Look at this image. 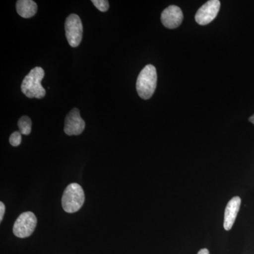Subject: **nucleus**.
I'll return each mask as SVG.
<instances>
[{"mask_svg": "<svg viewBox=\"0 0 254 254\" xmlns=\"http://www.w3.org/2000/svg\"><path fill=\"white\" fill-rule=\"evenodd\" d=\"M44 76L45 71L43 68L36 66L31 69L21 83V91L23 94L29 98L41 99L44 98L46 91L41 85Z\"/></svg>", "mask_w": 254, "mask_h": 254, "instance_id": "obj_1", "label": "nucleus"}, {"mask_svg": "<svg viewBox=\"0 0 254 254\" xmlns=\"http://www.w3.org/2000/svg\"><path fill=\"white\" fill-rule=\"evenodd\" d=\"M156 68L148 64L142 69L136 81V91L142 99L148 100L153 95L157 86Z\"/></svg>", "mask_w": 254, "mask_h": 254, "instance_id": "obj_2", "label": "nucleus"}, {"mask_svg": "<svg viewBox=\"0 0 254 254\" xmlns=\"http://www.w3.org/2000/svg\"><path fill=\"white\" fill-rule=\"evenodd\" d=\"M84 201V191L78 184H70L65 189L62 198V205L65 212L76 213L83 206Z\"/></svg>", "mask_w": 254, "mask_h": 254, "instance_id": "obj_3", "label": "nucleus"}, {"mask_svg": "<svg viewBox=\"0 0 254 254\" xmlns=\"http://www.w3.org/2000/svg\"><path fill=\"white\" fill-rule=\"evenodd\" d=\"M36 215L32 212H24L16 219L13 227V232L18 238H26L31 236L37 226Z\"/></svg>", "mask_w": 254, "mask_h": 254, "instance_id": "obj_4", "label": "nucleus"}, {"mask_svg": "<svg viewBox=\"0 0 254 254\" xmlns=\"http://www.w3.org/2000/svg\"><path fill=\"white\" fill-rule=\"evenodd\" d=\"M65 33L68 44L72 48L79 46L83 36V24L78 15L70 14L65 21Z\"/></svg>", "mask_w": 254, "mask_h": 254, "instance_id": "obj_5", "label": "nucleus"}, {"mask_svg": "<svg viewBox=\"0 0 254 254\" xmlns=\"http://www.w3.org/2000/svg\"><path fill=\"white\" fill-rule=\"evenodd\" d=\"M220 8L219 0H210L205 3L195 14V21L201 26L208 24L216 18Z\"/></svg>", "mask_w": 254, "mask_h": 254, "instance_id": "obj_6", "label": "nucleus"}, {"mask_svg": "<svg viewBox=\"0 0 254 254\" xmlns=\"http://www.w3.org/2000/svg\"><path fill=\"white\" fill-rule=\"evenodd\" d=\"M86 123L81 118L79 110L73 108L66 115L64 122V131L68 136L80 135L84 130Z\"/></svg>", "mask_w": 254, "mask_h": 254, "instance_id": "obj_7", "label": "nucleus"}, {"mask_svg": "<svg viewBox=\"0 0 254 254\" xmlns=\"http://www.w3.org/2000/svg\"><path fill=\"white\" fill-rule=\"evenodd\" d=\"M183 17L181 9L175 5H171L162 12L161 21L165 27L173 29L181 25Z\"/></svg>", "mask_w": 254, "mask_h": 254, "instance_id": "obj_8", "label": "nucleus"}, {"mask_svg": "<svg viewBox=\"0 0 254 254\" xmlns=\"http://www.w3.org/2000/svg\"><path fill=\"white\" fill-rule=\"evenodd\" d=\"M241 202L240 197H233L227 203L225 211V219H224V228L227 231L231 230L235 220H236L237 214L240 210Z\"/></svg>", "mask_w": 254, "mask_h": 254, "instance_id": "obj_9", "label": "nucleus"}, {"mask_svg": "<svg viewBox=\"0 0 254 254\" xmlns=\"http://www.w3.org/2000/svg\"><path fill=\"white\" fill-rule=\"evenodd\" d=\"M16 11L21 17H33L38 11V5L33 0H18L16 2Z\"/></svg>", "mask_w": 254, "mask_h": 254, "instance_id": "obj_10", "label": "nucleus"}, {"mask_svg": "<svg viewBox=\"0 0 254 254\" xmlns=\"http://www.w3.org/2000/svg\"><path fill=\"white\" fill-rule=\"evenodd\" d=\"M18 127L21 134L28 135L31 133L32 122L31 119L27 116H23L18 122Z\"/></svg>", "mask_w": 254, "mask_h": 254, "instance_id": "obj_11", "label": "nucleus"}, {"mask_svg": "<svg viewBox=\"0 0 254 254\" xmlns=\"http://www.w3.org/2000/svg\"><path fill=\"white\" fill-rule=\"evenodd\" d=\"M92 3L100 11L105 12L109 9V1L107 0H93Z\"/></svg>", "mask_w": 254, "mask_h": 254, "instance_id": "obj_12", "label": "nucleus"}, {"mask_svg": "<svg viewBox=\"0 0 254 254\" xmlns=\"http://www.w3.org/2000/svg\"><path fill=\"white\" fill-rule=\"evenodd\" d=\"M10 144L12 146H18L21 143V133L20 131H15L11 133L9 138Z\"/></svg>", "mask_w": 254, "mask_h": 254, "instance_id": "obj_13", "label": "nucleus"}, {"mask_svg": "<svg viewBox=\"0 0 254 254\" xmlns=\"http://www.w3.org/2000/svg\"><path fill=\"white\" fill-rule=\"evenodd\" d=\"M5 213V205L3 202H0V221H2Z\"/></svg>", "mask_w": 254, "mask_h": 254, "instance_id": "obj_14", "label": "nucleus"}, {"mask_svg": "<svg viewBox=\"0 0 254 254\" xmlns=\"http://www.w3.org/2000/svg\"><path fill=\"white\" fill-rule=\"evenodd\" d=\"M198 254H210V253H209V251L207 249H202L198 252Z\"/></svg>", "mask_w": 254, "mask_h": 254, "instance_id": "obj_15", "label": "nucleus"}, {"mask_svg": "<svg viewBox=\"0 0 254 254\" xmlns=\"http://www.w3.org/2000/svg\"><path fill=\"white\" fill-rule=\"evenodd\" d=\"M249 120H250L251 123L254 124V115H252V117H250V119H249Z\"/></svg>", "mask_w": 254, "mask_h": 254, "instance_id": "obj_16", "label": "nucleus"}]
</instances>
